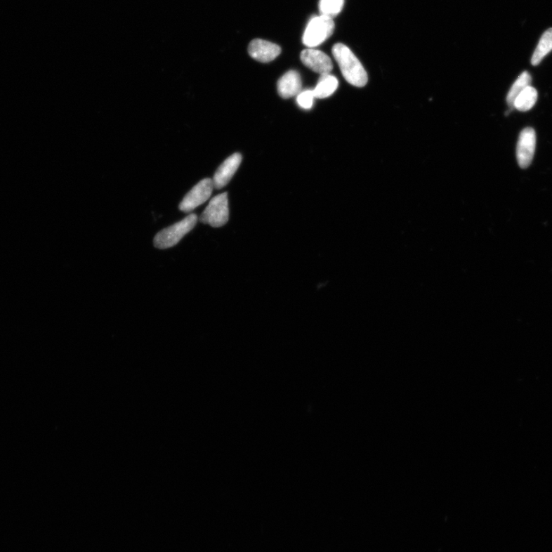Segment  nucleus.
<instances>
[{
  "label": "nucleus",
  "instance_id": "9",
  "mask_svg": "<svg viewBox=\"0 0 552 552\" xmlns=\"http://www.w3.org/2000/svg\"><path fill=\"white\" fill-rule=\"evenodd\" d=\"M242 162V155L233 154L227 159L216 171L213 179L214 188L220 190L227 186Z\"/></svg>",
  "mask_w": 552,
  "mask_h": 552
},
{
  "label": "nucleus",
  "instance_id": "13",
  "mask_svg": "<svg viewBox=\"0 0 552 552\" xmlns=\"http://www.w3.org/2000/svg\"><path fill=\"white\" fill-rule=\"evenodd\" d=\"M552 51V29L544 32L538 46L532 55V65H538L550 52Z\"/></svg>",
  "mask_w": 552,
  "mask_h": 552
},
{
  "label": "nucleus",
  "instance_id": "8",
  "mask_svg": "<svg viewBox=\"0 0 552 552\" xmlns=\"http://www.w3.org/2000/svg\"><path fill=\"white\" fill-rule=\"evenodd\" d=\"M281 48L271 41L256 39L251 41L248 52L255 60L263 63H270L275 60L280 53Z\"/></svg>",
  "mask_w": 552,
  "mask_h": 552
},
{
  "label": "nucleus",
  "instance_id": "10",
  "mask_svg": "<svg viewBox=\"0 0 552 552\" xmlns=\"http://www.w3.org/2000/svg\"><path fill=\"white\" fill-rule=\"evenodd\" d=\"M279 95L283 98L297 96L302 91V79L298 72L291 70L279 79L277 83Z\"/></svg>",
  "mask_w": 552,
  "mask_h": 552
},
{
  "label": "nucleus",
  "instance_id": "7",
  "mask_svg": "<svg viewBox=\"0 0 552 552\" xmlns=\"http://www.w3.org/2000/svg\"><path fill=\"white\" fill-rule=\"evenodd\" d=\"M300 58L308 69L316 73L329 74L333 70V64L329 56L319 49L306 48L301 53Z\"/></svg>",
  "mask_w": 552,
  "mask_h": 552
},
{
  "label": "nucleus",
  "instance_id": "3",
  "mask_svg": "<svg viewBox=\"0 0 552 552\" xmlns=\"http://www.w3.org/2000/svg\"><path fill=\"white\" fill-rule=\"evenodd\" d=\"M334 27L333 19L329 16H314L309 20L304 32L303 44L308 48L320 46L333 34Z\"/></svg>",
  "mask_w": 552,
  "mask_h": 552
},
{
  "label": "nucleus",
  "instance_id": "14",
  "mask_svg": "<svg viewBox=\"0 0 552 552\" xmlns=\"http://www.w3.org/2000/svg\"><path fill=\"white\" fill-rule=\"evenodd\" d=\"M531 83L532 77L528 72H524L518 77L507 95L506 101L510 107H513V103L517 96L520 95L525 88L530 86Z\"/></svg>",
  "mask_w": 552,
  "mask_h": 552
},
{
  "label": "nucleus",
  "instance_id": "6",
  "mask_svg": "<svg viewBox=\"0 0 552 552\" xmlns=\"http://www.w3.org/2000/svg\"><path fill=\"white\" fill-rule=\"evenodd\" d=\"M537 145V135L532 128H526L518 140L516 155L518 165L521 169H527L532 162Z\"/></svg>",
  "mask_w": 552,
  "mask_h": 552
},
{
  "label": "nucleus",
  "instance_id": "15",
  "mask_svg": "<svg viewBox=\"0 0 552 552\" xmlns=\"http://www.w3.org/2000/svg\"><path fill=\"white\" fill-rule=\"evenodd\" d=\"M345 0H320V11L321 15L336 18L343 10Z\"/></svg>",
  "mask_w": 552,
  "mask_h": 552
},
{
  "label": "nucleus",
  "instance_id": "2",
  "mask_svg": "<svg viewBox=\"0 0 552 552\" xmlns=\"http://www.w3.org/2000/svg\"><path fill=\"white\" fill-rule=\"evenodd\" d=\"M198 217L192 213L181 221L159 232L154 239L155 247L160 249L171 248L195 228Z\"/></svg>",
  "mask_w": 552,
  "mask_h": 552
},
{
  "label": "nucleus",
  "instance_id": "16",
  "mask_svg": "<svg viewBox=\"0 0 552 552\" xmlns=\"http://www.w3.org/2000/svg\"><path fill=\"white\" fill-rule=\"evenodd\" d=\"M315 98L313 90H305L301 91L297 96V103L303 110H311Z\"/></svg>",
  "mask_w": 552,
  "mask_h": 552
},
{
  "label": "nucleus",
  "instance_id": "12",
  "mask_svg": "<svg viewBox=\"0 0 552 552\" xmlns=\"http://www.w3.org/2000/svg\"><path fill=\"white\" fill-rule=\"evenodd\" d=\"M538 92L531 86L525 88L515 98L513 107L518 111L527 112L532 110L537 102Z\"/></svg>",
  "mask_w": 552,
  "mask_h": 552
},
{
  "label": "nucleus",
  "instance_id": "5",
  "mask_svg": "<svg viewBox=\"0 0 552 552\" xmlns=\"http://www.w3.org/2000/svg\"><path fill=\"white\" fill-rule=\"evenodd\" d=\"M213 182L211 178L199 181L189 193L184 197L179 205L180 211L190 213L202 205L211 197L213 190Z\"/></svg>",
  "mask_w": 552,
  "mask_h": 552
},
{
  "label": "nucleus",
  "instance_id": "11",
  "mask_svg": "<svg viewBox=\"0 0 552 552\" xmlns=\"http://www.w3.org/2000/svg\"><path fill=\"white\" fill-rule=\"evenodd\" d=\"M339 87V80L331 74H321L313 91L315 98H326L334 93Z\"/></svg>",
  "mask_w": 552,
  "mask_h": 552
},
{
  "label": "nucleus",
  "instance_id": "4",
  "mask_svg": "<svg viewBox=\"0 0 552 552\" xmlns=\"http://www.w3.org/2000/svg\"><path fill=\"white\" fill-rule=\"evenodd\" d=\"M229 203L228 193L216 196L205 209L200 222L211 225L212 228L223 227L229 221Z\"/></svg>",
  "mask_w": 552,
  "mask_h": 552
},
{
  "label": "nucleus",
  "instance_id": "1",
  "mask_svg": "<svg viewBox=\"0 0 552 552\" xmlns=\"http://www.w3.org/2000/svg\"><path fill=\"white\" fill-rule=\"evenodd\" d=\"M332 54L338 63L343 77L356 87H364L367 83V74L364 66L353 51L346 45L337 44L332 48Z\"/></svg>",
  "mask_w": 552,
  "mask_h": 552
}]
</instances>
